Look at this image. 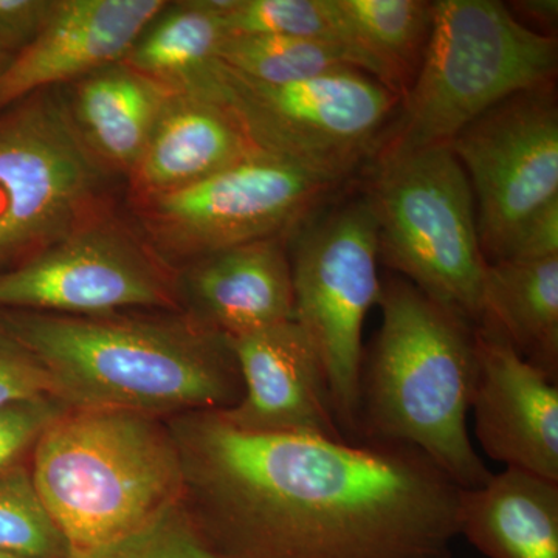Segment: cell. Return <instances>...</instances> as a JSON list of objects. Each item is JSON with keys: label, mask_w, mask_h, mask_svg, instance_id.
<instances>
[{"label": "cell", "mask_w": 558, "mask_h": 558, "mask_svg": "<svg viewBox=\"0 0 558 558\" xmlns=\"http://www.w3.org/2000/svg\"><path fill=\"white\" fill-rule=\"evenodd\" d=\"M183 506L223 558H442L462 488L388 440L242 432L219 411L167 418Z\"/></svg>", "instance_id": "1"}, {"label": "cell", "mask_w": 558, "mask_h": 558, "mask_svg": "<svg viewBox=\"0 0 558 558\" xmlns=\"http://www.w3.org/2000/svg\"><path fill=\"white\" fill-rule=\"evenodd\" d=\"M0 330L49 373L69 409L154 417L226 411L244 385L229 337L190 317H73L0 310Z\"/></svg>", "instance_id": "2"}, {"label": "cell", "mask_w": 558, "mask_h": 558, "mask_svg": "<svg viewBox=\"0 0 558 558\" xmlns=\"http://www.w3.org/2000/svg\"><path fill=\"white\" fill-rule=\"evenodd\" d=\"M381 326L360 371V440L407 444L461 488L494 473L470 440L475 326L402 277L381 281Z\"/></svg>", "instance_id": "3"}, {"label": "cell", "mask_w": 558, "mask_h": 558, "mask_svg": "<svg viewBox=\"0 0 558 558\" xmlns=\"http://www.w3.org/2000/svg\"><path fill=\"white\" fill-rule=\"evenodd\" d=\"M31 470L72 558L105 553L183 499L167 421L132 411L70 409L36 442Z\"/></svg>", "instance_id": "4"}, {"label": "cell", "mask_w": 558, "mask_h": 558, "mask_svg": "<svg viewBox=\"0 0 558 558\" xmlns=\"http://www.w3.org/2000/svg\"><path fill=\"white\" fill-rule=\"evenodd\" d=\"M557 44L495 0L433 2L432 32L402 116L380 150L447 146L520 92L553 84Z\"/></svg>", "instance_id": "5"}, {"label": "cell", "mask_w": 558, "mask_h": 558, "mask_svg": "<svg viewBox=\"0 0 558 558\" xmlns=\"http://www.w3.org/2000/svg\"><path fill=\"white\" fill-rule=\"evenodd\" d=\"M365 201L385 263L429 299L480 325L487 260L472 186L449 146L380 150Z\"/></svg>", "instance_id": "6"}, {"label": "cell", "mask_w": 558, "mask_h": 558, "mask_svg": "<svg viewBox=\"0 0 558 558\" xmlns=\"http://www.w3.org/2000/svg\"><path fill=\"white\" fill-rule=\"evenodd\" d=\"M183 90L229 110L256 149L336 183L379 149L400 100L357 69L267 86L242 78L218 60Z\"/></svg>", "instance_id": "7"}, {"label": "cell", "mask_w": 558, "mask_h": 558, "mask_svg": "<svg viewBox=\"0 0 558 558\" xmlns=\"http://www.w3.org/2000/svg\"><path fill=\"white\" fill-rule=\"evenodd\" d=\"M289 250L293 322L317 352L344 439L357 442L363 325L379 304V233L363 199L304 220Z\"/></svg>", "instance_id": "8"}, {"label": "cell", "mask_w": 558, "mask_h": 558, "mask_svg": "<svg viewBox=\"0 0 558 558\" xmlns=\"http://www.w3.org/2000/svg\"><path fill=\"white\" fill-rule=\"evenodd\" d=\"M101 185L68 101L43 90L0 110V271L86 226Z\"/></svg>", "instance_id": "9"}, {"label": "cell", "mask_w": 558, "mask_h": 558, "mask_svg": "<svg viewBox=\"0 0 558 558\" xmlns=\"http://www.w3.org/2000/svg\"><path fill=\"white\" fill-rule=\"evenodd\" d=\"M447 146L472 186L484 258L498 263L526 219L558 197L553 84L498 102Z\"/></svg>", "instance_id": "10"}, {"label": "cell", "mask_w": 558, "mask_h": 558, "mask_svg": "<svg viewBox=\"0 0 558 558\" xmlns=\"http://www.w3.org/2000/svg\"><path fill=\"white\" fill-rule=\"evenodd\" d=\"M337 185L258 150L199 182L149 197V220L163 245L199 259L295 230Z\"/></svg>", "instance_id": "11"}, {"label": "cell", "mask_w": 558, "mask_h": 558, "mask_svg": "<svg viewBox=\"0 0 558 558\" xmlns=\"http://www.w3.org/2000/svg\"><path fill=\"white\" fill-rule=\"evenodd\" d=\"M163 271L119 231L90 223L0 271V310L97 317L135 307H172Z\"/></svg>", "instance_id": "12"}, {"label": "cell", "mask_w": 558, "mask_h": 558, "mask_svg": "<svg viewBox=\"0 0 558 558\" xmlns=\"http://www.w3.org/2000/svg\"><path fill=\"white\" fill-rule=\"evenodd\" d=\"M475 435L488 458L558 483V381L488 322L475 326Z\"/></svg>", "instance_id": "13"}, {"label": "cell", "mask_w": 558, "mask_h": 558, "mask_svg": "<svg viewBox=\"0 0 558 558\" xmlns=\"http://www.w3.org/2000/svg\"><path fill=\"white\" fill-rule=\"evenodd\" d=\"M229 340L244 385L240 403L219 411L229 424L263 435L344 439L317 352L293 319Z\"/></svg>", "instance_id": "14"}, {"label": "cell", "mask_w": 558, "mask_h": 558, "mask_svg": "<svg viewBox=\"0 0 558 558\" xmlns=\"http://www.w3.org/2000/svg\"><path fill=\"white\" fill-rule=\"evenodd\" d=\"M167 0H58L46 27L0 75V110L120 64Z\"/></svg>", "instance_id": "15"}, {"label": "cell", "mask_w": 558, "mask_h": 558, "mask_svg": "<svg viewBox=\"0 0 558 558\" xmlns=\"http://www.w3.org/2000/svg\"><path fill=\"white\" fill-rule=\"evenodd\" d=\"M189 315L226 337L293 319V286L284 238L244 242L194 259L182 279Z\"/></svg>", "instance_id": "16"}, {"label": "cell", "mask_w": 558, "mask_h": 558, "mask_svg": "<svg viewBox=\"0 0 558 558\" xmlns=\"http://www.w3.org/2000/svg\"><path fill=\"white\" fill-rule=\"evenodd\" d=\"M258 150L219 102L174 90L132 174L138 190L154 197L209 178Z\"/></svg>", "instance_id": "17"}, {"label": "cell", "mask_w": 558, "mask_h": 558, "mask_svg": "<svg viewBox=\"0 0 558 558\" xmlns=\"http://www.w3.org/2000/svg\"><path fill=\"white\" fill-rule=\"evenodd\" d=\"M459 535L487 558H558V483L505 469L462 488Z\"/></svg>", "instance_id": "18"}, {"label": "cell", "mask_w": 558, "mask_h": 558, "mask_svg": "<svg viewBox=\"0 0 558 558\" xmlns=\"http://www.w3.org/2000/svg\"><path fill=\"white\" fill-rule=\"evenodd\" d=\"M172 94V87L120 62L81 78L68 108L98 160L132 171Z\"/></svg>", "instance_id": "19"}, {"label": "cell", "mask_w": 558, "mask_h": 558, "mask_svg": "<svg viewBox=\"0 0 558 558\" xmlns=\"http://www.w3.org/2000/svg\"><path fill=\"white\" fill-rule=\"evenodd\" d=\"M483 319L513 349L558 381V256L534 263L487 264Z\"/></svg>", "instance_id": "20"}, {"label": "cell", "mask_w": 558, "mask_h": 558, "mask_svg": "<svg viewBox=\"0 0 558 558\" xmlns=\"http://www.w3.org/2000/svg\"><path fill=\"white\" fill-rule=\"evenodd\" d=\"M230 0L170 3L140 35L123 64L172 89L189 84L218 60L227 38L223 13Z\"/></svg>", "instance_id": "21"}, {"label": "cell", "mask_w": 558, "mask_h": 558, "mask_svg": "<svg viewBox=\"0 0 558 558\" xmlns=\"http://www.w3.org/2000/svg\"><path fill=\"white\" fill-rule=\"evenodd\" d=\"M360 47L373 61L377 80L405 97L429 32L433 3L422 0H337ZM417 73V72H416Z\"/></svg>", "instance_id": "22"}, {"label": "cell", "mask_w": 558, "mask_h": 558, "mask_svg": "<svg viewBox=\"0 0 558 558\" xmlns=\"http://www.w3.org/2000/svg\"><path fill=\"white\" fill-rule=\"evenodd\" d=\"M227 36H290L332 44L351 54L359 70L377 80L337 0H230L223 13Z\"/></svg>", "instance_id": "23"}, {"label": "cell", "mask_w": 558, "mask_h": 558, "mask_svg": "<svg viewBox=\"0 0 558 558\" xmlns=\"http://www.w3.org/2000/svg\"><path fill=\"white\" fill-rule=\"evenodd\" d=\"M218 61L231 72L267 86L299 83L341 69H357L351 54L322 40L236 35L220 44Z\"/></svg>", "instance_id": "24"}, {"label": "cell", "mask_w": 558, "mask_h": 558, "mask_svg": "<svg viewBox=\"0 0 558 558\" xmlns=\"http://www.w3.org/2000/svg\"><path fill=\"white\" fill-rule=\"evenodd\" d=\"M0 550L24 558H72L27 465L0 470Z\"/></svg>", "instance_id": "25"}, {"label": "cell", "mask_w": 558, "mask_h": 558, "mask_svg": "<svg viewBox=\"0 0 558 558\" xmlns=\"http://www.w3.org/2000/svg\"><path fill=\"white\" fill-rule=\"evenodd\" d=\"M92 558H223L205 539L183 501L142 531Z\"/></svg>", "instance_id": "26"}, {"label": "cell", "mask_w": 558, "mask_h": 558, "mask_svg": "<svg viewBox=\"0 0 558 558\" xmlns=\"http://www.w3.org/2000/svg\"><path fill=\"white\" fill-rule=\"evenodd\" d=\"M69 407L53 396L17 400L0 409V470L20 464L35 449L46 429L68 413Z\"/></svg>", "instance_id": "27"}, {"label": "cell", "mask_w": 558, "mask_h": 558, "mask_svg": "<svg viewBox=\"0 0 558 558\" xmlns=\"http://www.w3.org/2000/svg\"><path fill=\"white\" fill-rule=\"evenodd\" d=\"M38 396H53L49 373L27 349L0 330V409Z\"/></svg>", "instance_id": "28"}, {"label": "cell", "mask_w": 558, "mask_h": 558, "mask_svg": "<svg viewBox=\"0 0 558 558\" xmlns=\"http://www.w3.org/2000/svg\"><path fill=\"white\" fill-rule=\"evenodd\" d=\"M58 0H0V50L21 53L46 27Z\"/></svg>", "instance_id": "29"}, {"label": "cell", "mask_w": 558, "mask_h": 558, "mask_svg": "<svg viewBox=\"0 0 558 558\" xmlns=\"http://www.w3.org/2000/svg\"><path fill=\"white\" fill-rule=\"evenodd\" d=\"M558 256V197L537 209L517 230L501 260L534 263Z\"/></svg>", "instance_id": "30"}, {"label": "cell", "mask_w": 558, "mask_h": 558, "mask_svg": "<svg viewBox=\"0 0 558 558\" xmlns=\"http://www.w3.org/2000/svg\"><path fill=\"white\" fill-rule=\"evenodd\" d=\"M517 9L523 11L526 16L543 24H553L557 21V0H527L517 3Z\"/></svg>", "instance_id": "31"}, {"label": "cell", "mask_w": 558, "mask_h": 558, "mask_svg": "<svg viewBox=\"0 0 558 558\" xmlns=\"http://www.w3.org/2000/svg\"><path fill=\"white\" fill-rule=\"evenodd\" d=\"M14 54L7 53V51L0 50V75L5 72L9 68L10 62L13 61Z\"/></svg>", "instance_id": "32"}, {"label": "cell", "mask_w": 558, "mask_h": 558, "mask_svg": "<svg viewBox=\"0 0 558 558\" xmlns=\"http://www.w3.org/2000/svg\"><path fill=\"white\" fill-rule=\"evenodd\" d=\"M0 558H24V557L14 556V554L5 553V550H0Z\"/></svg>", "instance_id": "33"}, {"label": "cell", "mask_w": 558, "mask_h": 558, "mask_svg": "<svg viewBox=\"0 0 558 558\" xmlns=\"http://www.w3.org/2000/svg\"><path fill=\"white\" fill-rule=\"evenodd\" d=\"M442 558H451V556L442 557Z\"/></svg>", "instance_id": "34"}]
</instances>
